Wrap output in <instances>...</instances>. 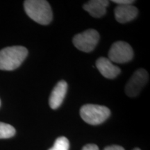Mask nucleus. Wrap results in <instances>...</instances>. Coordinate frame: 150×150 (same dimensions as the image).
Instances as JSON below:
<instances>
[{
	"label": "nucleus",
	"instance_id": "nucleus-1",
	"mask_svg": "<svg viewBox=\"0 0 150 150\" xmlns=\"http://www.w3.org/2000/svg\"><path fill=\"white\" fill-rule=\"evenodd\" d=\"M24 7L27 16L37 23L47 25L52 22L53 14L48 1L45 0H27L24 2Z\"/></svg>",
	"mask_w": 150,
	"mask_h": 150
},
{
	"label": "nucleus",
	"instance_id": "nucleus-2",
	"mask_svg": "<svg viewBox=\"0 0 150 150\" xmlns=\"http://www.w3.org/2000/svg\"><path fill=\"white\" fill-rule=\"evenodd\" d=\"M28 55V50L22 46L6 47L0 51V70H13L18 68Z\"/></svg>",
	"mask_w": 150,
	"mask_h": 150
},
{
	"label": "nucleus",
	"instance_id": "nucleus-3",
	"mask_svg": "<svg viewBox=\"0 0 150 150\" xmlns=\"http://www.w3.org/2000/svg\"><path fill=\"white\" fill-rule=\"evenodd\" d=\"M110 115L109 108L97 104L83 105L80 109V115L83 121L91 125H100Z\"/></svg>",
	"mask_w": 150,
	"mask_h": 150
},
{
	"label": "nucleus",
	"instance_id": "nucleus-4",
	"mask_svg": "<svg viewBox=\"0 0 150 150\" xmlns=\"http://www.w3.org/2000/svg\"><path fill=\"white\" fill-rule=\"evenodd\" d=\"M134 51L131 45L124 41H117L110 47L108 52V59L116 63H125L131 61Z\"/></svg>",
	"mask_w": 150,
	"mask_h": 150
},
{
	"label": "nucleus",
	"instance_id": "nucleus-5",
	"mask_svg": "<svg viewBox=\"0 0 150 150\" xmlns=\"http://www.w3.org/2000/svg\"><path fill=\"white\" fill-rule=\"evenodd\" d=\"M99 39V34L96 30L88 29L75 35L72 42L78 50L84 52H91L97 46Z\"/></svg>",
	"mask_w": 150,
	"mask_h": 150
},
{
	"label": "nucleus",
	"instance_id": "nucleus-6",
	"mask_svg": "<svg viewBox=\"0 0 150 150\" xmlns=\"http://www.w3.org/2000/svg\"><path fill=\"white\" fill-rule=\"evenodd\" d=\"M149 75L145 69H138L133 74L125 87V93L129 97H137L142 88L147 83Z\"/></svg>",
	"mask_w": 150,
	"mask_h": 150
},
{
	"label": "nucleus",
	"instance_id": "nucleus-7",
	"mask_svg": "<svg viewBox=\"0 0 150 150\" xmlns=\"http://www.w3.org/2000/svg\"><path fill=\"white\" fill-rule=\"evenodd\" d=\"M115 18L120 23H127L138 16V10L132 4L117 5L115 8Z\"/></svg>",
	"mask_w": 150,
	"mask_h": 150
},
{
	"label": "nucleus",
	"instance_id": "nucleus-8",
	"mask_svg": "<svg viewBox=\"0 0 150 150\" xmlns=\"http://www.w3.org/2000/svg\"><path fill=\"white\" fill-rule=\"evenodd\" d=\"M67 91V83L65 81L58 82L50 95L49 104L52 109H57L60 107Z\"/></svg>",
	"mask_w": 150,
	"mask_h": 150
},
{
	"label": "nucleus",
	"instance_id": "nucleus-9",
	"mask_svg": "<svg viewBox=\"0 0 150 150\" xmlns=\"http://www.w3.org/2000/svg\"><path fill=\"white\" fill-rule=\"evenodd\" d=\"M96 67L104 77L110 79L117 76L121 72L119 67L114 65L109 59L104 57H101L97 60Z\"/></svg>",
	"mask_w": 150,
	"mask_h": 150
},
{
	"label": "nucleus",
	"instance_id": "nucleus-10",
	"mask_svg": "<svg viewBox=\"0 0 150 150\" xmlns=\"http://www.w3.org/2000/svg\"><path fill=\"white\" fill-rule=\"evenodd\" d=\"M109 1L106 0H91L86 3L83 8L94 18H101L106 13Z\"/></svg>",
	"mask_w": 150,
	"mask_h": 150
},
{
	"label": "nucleus",
	"instance_id": "nucleus-11",
	"mask_svg": "<svg viewBox=\"0 0 150 150\" xmlns=\"http://www.w3.org/2000/svg\"><path fill=\"white\" fill-rule=\"evenodd\" d=\"M16 134V129L13 126L0 122V139L10 138Z\"/></svg>",
	"mask_w": 150,
	"mask_h": 150
},
{
	"label": "nucleus",
	"instance_id": "nucleus-12",
	"mask_svg": "<svg viewBox=\"0 0 150 150\" xmlns=\"http://www.w3.org/2000/svg\"><path fill=\"white\" fill-rule=\"evenodd\" d=\"M70 142L67 138L64 136L59 137L56 140L54 145L49 150H69Z\"/></svg>",
	"mask_w": 150,
	"mask_h": 150
},
{
	"label": "nucleus",
	"instance_id": "nucleus-13",
	"mask_svg": "<svg viewBox=\"0 0 150 150\" xmlns=\"http://www.w3.org/2000/svg\"><path fill=\"white\" fill-rule=\"evenodd\" d=\"M112 2L117 4V5H129L132 4L135 1L133 0H113Z\"/></svg>",
	"mask_w": 150,
	"mask_h": 150
},
{
	"label": "nucleus",
	"instance_id": "nucleus-14",
	"mask_svg": "<svg viewBox=\"0 0 150 150\" xmlns=\"http://www.w3.org/2000/svg\"><path fill=\"white\" fill-rule=\"evenodd\" d=\"M82 150H99V147L95 144H88L84 146Z\"/></svg>",
	"mask_w": 150,
	"mask_h": 150
},
{
	"label": "nucleus",
	"instance_id": "nucleus-15",
	"mask_svg": "<svg viewBox=\"0 0 150 150\" xmlns=\"http://www.w3.org/2000/svg\"><path fill=\"white\" fill-rule=\"evenodd\" d=\"M104 150H125V149L119 145H111L105 147Z\"/></svg>",
	"mask_w": 150,
	"mask_h": 150
},
{
	"label": "nucleus",
	"instance_id": "nucleus-16",
	"mask_svg": "<svg viewBox=\"0 0 150 150\" xmlns=\"http://www.w3.org/2000/svg\"><path fill=\"white\" fill-rule=\"evenodd\" d=\"M134 150H140L139 148H135V149Z\"/></svg>",
	"mask_w": 150,
	"mask_h": 150
},
{
	"label": "nucleus",
	"instance_id": "nucleus-17",
	"mask_svg": "<svg viewBox=\"0 0 150 150\" xmlns=\"http://www.w3.org/2000/svg\"><path fill=\"white\" fill-rule=\"evenodd\" d=\"M0 105H1V101H0Z\"/></svg>",
	"mask_w": 150,
	"mask_h": 150
}]
</instances>
